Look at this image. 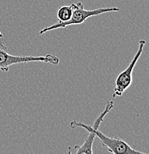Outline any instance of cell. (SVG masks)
<instances>
[{"label":"cell","instance_id":"obj_1","mask_svg":"<svg viewBox=\"0 0 149 154\" xmlns=\"http://www.w3.org/2000/svg\"><path fill=\"white\" fill-rule=\"evenodd\" d=\"M72 8V15L70 19L65 22H57L51 26L46 27L39 32V35H42L47 32L53 30H57L59 28H64L70 25H81L85 22V21L90 17L99 16L101 14L109 12H118L120 8L115 7L112 8H100L94 10H86L82 2H78L77 3H73L70 5Z\"/></svg>","mask_w":149,"mask_h":154},{"label":"cell","instance_id":"obj_3","mask_svg":"<svg viewBox=\"0 0 149 154\" xmlns=\"http://www.w3.org/2000/svg\"><path fill=\"white\" fill-rule=\"evenodd\" d=\"M33 62H44L53 65H57L60 64V58L53 54H47L45 56H39V57L11 55L8 52L5 45L0 42V70L1 71L8 72L11 65Z\"/></svg>","mask_w":149,"mask_h":154},{"label":"cell","instance_id":"obj_6","mask_svg":"<svg viewBox=\"0 0 149 154\" xmlns=\"http://www.w3.org/2000/svg\"><path fill=\"white\" fill-rule=\"evenodd\" d=\"M72 15L71 6H62L57 11V18L59 22H65L70 19Z\"/></svg>","mask_w":149,"mask_h":154},{"label":"cell","instance_id":"obj_4","mask_svg":"<svg viewBox=\"0 0 149 154\" xmlns=\"http://www.w3.org/2000/svg\"><path fill=\"white\" fill-rule=\"evenodd\" d=\"M145 44H146V42L145 40H139L138 49H137L133 59H131L129 66L116 77V81H115V88L113 90V95H112L113 98L120 97V96H123V94L127 91L128 88L132 84L133 71H134L136 64L138 62L139 57L143 53Z\"/></svg>","mask_w":149,"mask_h":154},{"label":"cell","instance_id":"obj_7","mask_svg":"<svg viewBox=\"0 0 149 154\" xmlns=\"http://www.w3.org/2000/svg\"><path fill=\"white\" fill-rule=\"evenodd\" d=\"M3 37V34L1 33V31H0V38H2Z\"/></svg>","mask_w":149,"mask_h":154},{"label":"cell","instance_id":"obj_5","mask_svg":"<svg viewBox=\"0 0 149 154\" xmlns=\"http://www.w3.org/2000/svg\"><path fill=\"white\" fill-rule=\"evenodd\" d=\"M95 136L100 140L102 146L106 147L110 153L114 154H145L133 149L127 142L120 138L108 137L102 132L96 130Z\"/></svg>","mask_w":149,"mask_h":154},{"label":"cell","instance_id":"obj_2","mask_svg":"<svg viewBox=\"0 0 149 154\" xmlns=\"http://www.w3.org/2000/svg\"><path fill=\"white\" fill-rule=\"evenodd\" d=\"M114 104H113V101H108L106 103L105 108H104L103 111L99 115V116L94 121V124L92 126L90 125L83 124V123L78 122L76 121H73L70 122V127L73 129H75L76 128H84L85 131H87L89 133L88 136L86 138L85 142L82 145H76L71 148L70 147H68V151L69 153H75L76 154H81V153H87V154H92L93 153V144H94V139H95V131L96 130L99 129V126H100L101 123L104 120L105 116L108 114V113L113 108Z\"/></svg>","mask_w":149,"mask_h":154}]
</instances>
